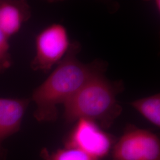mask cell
Instances as JSON below:
<instances>
[{
    "mask_svg": "<svg viewBox=\"0 0 160 160\" xmlns=\"http://www.w3.org/2000/svg\"><path fill=\"white\" fill-rule=\"evenodd\" d=\"M80 43H71L67 54L49 76L33 92L32 100L36 106L34 117L40 122L57 119V106L64 104L90 81L104 74L108 64L96 59L84 63L77 58Z\"/></svg>",
    "mask_w": 160,
    "mask_h": 160,
    "instance_id": "cell-1",
    "label": "cell"
},
{
    "mask_svg": "<svg viewBox=\"0 0 160 160\" xmlns=\"http://www.w3.org/2000/svg\"><path fill=\"white\" fill-rule=\"evenodd\" d=\"M123 90L121 80L110 81L104 74L94 77L63 104L65 122L71 123L83 118L109 129L122 112L116 96Z\"/></svg>",
    "mask_w": 160,
    "mask_h": 160,
    "instance_id": "cell-2",
    "label": "cell"
},
{
    "mask_svg": "<svg viewBox=\"0 0 160 160\" xmlns=\"http://www.w3.org/2000/svg\"><path fill=\"white\" fill-rule=\"evenodd\" d=\"M71 43L63 25L54 23L48 26L36 37V53L31 68L34 71H49L65 56Z\"/></svg>",
    "mask_w": 160,
    "mask_h": 160,
    "instance_id": "cell-3",
    "label": "cell"
},
{
    "mask_svg": "<svg viewBox=\"0 0 160 160\" xmlns=\"http://www.w3.org/2000/svg\"><path fill=\"white\" fill-rule=\"evenodd\" d=\"M113 160H160V141L152 132L126 126L112 148Z\"/></svg>",
    "mask_w": 160,
    "mask_h": 160,
    "instance_id": "cell-4",
    "label": "cell"
},
{
    "mask_svg": "<svg viewBox=\"0 0 160 160\" xmlns=\"http://www.w3.org/2000/svg\"><path fill=\"white\" fill-rule=\"evenodd\" d=\"M65 140V147L78 149L100 160L109 154L116 139L92 120L79 119Z\"/></svg>",
    "mask_w": 160,
    "mask_h": 160,
    "instance_id": "cell-5",
    "label": "cell"
},
{
    "mask_svg": "<svg viewBox=\"0 0 160 160\" xmlns=\"http://www.w3.org/2000/svg\"><path fill=\"white\" fill-rule=\"evenodd\" d=\"M31 16L29 4L24 1H0V30L10 38L16 34Z\"/></svg>",
    "mask_w": 160,
    "mask_h": 160,
    "instance_id": "cell-6",
    "label": "cell"
},
{
    "mask_svg": "<svg viewBox=\"0 0 160 160\" xmlns=\"http://www.w3.org/2000/svg\"><path fill=\"white\" fill-rule=\"evenodd\" d=\"M29 103L28 98H0V141L19 130Z\"/></svg>",
    "mask_w": 160,
    "mask_h": 160,
    "instance_id": "cell-7",
    "label": "cell"
},
{
    "mask_svg": "<svg viewBox=\"0 0 160 160\" xmlns=\"http://www.w3.org/2000/svg\"><path fill=\"white\" fill-rule=\"evenodd\" d=\"M130 105L154 126H160V94L133 101Z\"/></svg>",
    "mask_w": 160,
    "mask_h": 160,
    "instance_id": "cell-8",
    "label": "cell"
},
{
    "mask_svg": "<svg viewBox=\"0 0 160 160\" xmlns=\"http://www.w3.org/2000/svg\"><path fill=\"white\" fill-rule=\"evenodd\" d=\"M41 155L44 160H98L78 149L66 147L58 149L52 153L43 149Z\"/></svg>",
    "mask_w": 160,
    "mask_h": 160,
    "instance_id": "cell-9",
    "label": "cell"
},
{
    "mask_svg": "<svg viewBox=\"0 0 160 160\" xmlns=\"http://www.w3.org/2000/svg\"><path fill=\"white\" fill-rule=\"evenodd\" d=\"M9 38L0 30V72L10 68L12 64Z\"/></svg>",
    "mask_w": 160,
    "mask_h": 160,
    "instance_id": "cell-10",
    "label": "cell"
}]
</instances>
